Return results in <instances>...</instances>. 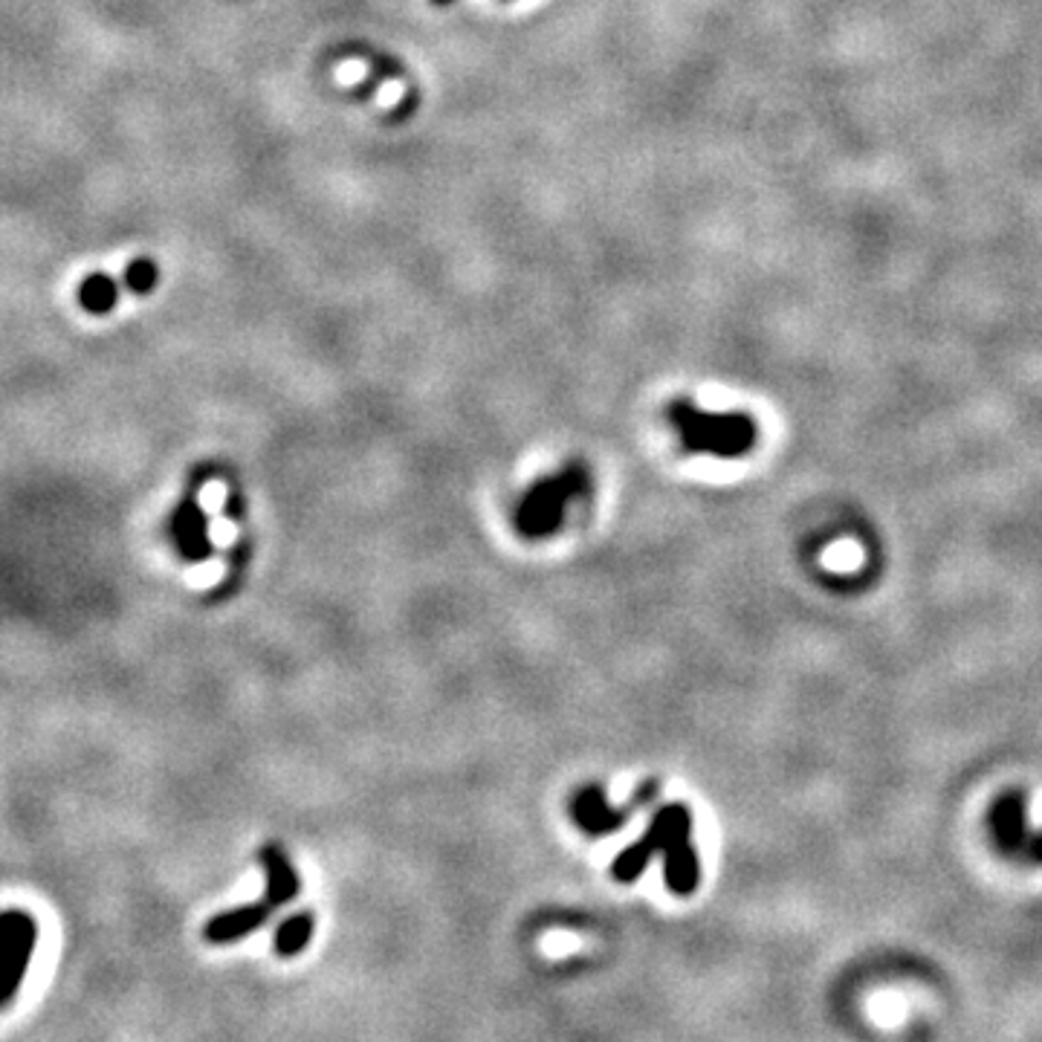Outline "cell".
Segmentation results:
<instances>
[{"instance_id": "8992f818", "label": "cell", "mask_w": 1042, "mask_h": 1042, "mask_svg": "<svg viewBox=\"0 0 1042 1042\" xmlns=\"http://www.w3.org/2000/svg\"><path fill=\"white\" fill-rule=\"evenodd\" d=\"M655 797H658V785L646 782L640 785V791L634 793V800L628 805H611L600 785H585L571 797L567 811H571V819H574V826L579 831H585L588 837H609V834L620 831L632 819V811L637 805H646Z\"/></svg>"}, {"instance_id": "9c48e42d", "label": "cell", "mask_w": 1042, "mask_h": 1042, "mask_svg": "<svg viewBox=\"0 0 1042 1042\" xmlns=\"http://www.w3.org/2000/svg\"><path fill=\"white\" fill-rule=\"evenodd\" d=\"M79 304L93 316H108L119 304V284L108 273H91L79 284Z\"/></svg>"}, {"instance_id": "7c38bea8", "label": "cell", "mask_w": 1042, "mask_h": 1042, "mask_svg": "<svg viewBox=\"0 0 1042 1042\" xmlns=\"http://www.w3.org/2000/svg\"><path fill=\"white\" fill-rule=\"evenodd\" d=\"M434 7H452V3H455V0H432Z\"/></svg>"}, {"instance_id": "ba28073f", "label": "cell", "mask_w": 1042, "mask_h": 1042, "mask_svg": "<svg viewBox=\"0 0 1042 1042\" xmlns=\"http://www.w3.org/2000/svg\"><path fill=\"white\" fill-rule=\"evenodd\" d=\"M168 530H171V542H175L183 562L197 565V562H206L215 553V544L208 539L206 510L201 507V501H197L194 492L177 504V510L171 513V522H168Z\"/></svg>"}, {"instance_id": "7a4b0ae2", "label": "cell", "mask_w": 1042, "mask_h": 1042, "mask_svg": "<svg viewBox=\"0 0 1042 1042\" xmlns=\"http://www.w3.org/2000/svg\"><path fill=\"white\" fill-rule=\"evenodd\" d=\"M667 420L675 426L678 441L686 455L712 458H744L759 441V426L744 411H707L686 397L667 406Z\"/></svg>"}, {"instance_id": "52a82bcc", "label": "cell", "mask_w": 1042, "mask_h": 1042, "mask_svg": "<svg viewBox=\"0 0 1042 1042\" xmlns=\"http://www.w3.org/2000/svg\"><path fill=\"white\" fill-rule=\"evenodd\" d=\"M987 831H991L993 846L1005 854V858L1031 860L1034 842L1040 837L1037 828L1028 826V797L1026 791H1005L993 800L991 811H987Z\"/></svg>"}, {"instance_id": "6da1fadb", "label": "cell", "mask_w": 1042, "mask_h": 1042, "mask_svg": "<svg viewBox=\"0 0 1042 1042\" xmlns=\"http://www.w3.org/2000/svg\"><path fill=\"white\" fill-rule=\"evenodd\" d=\"M663 854V881L678 898L693 895L700 884L698 849L693 846V811L684 802H669L651 814L643 837L620 851L611 863V875L620 884H634L646 872L655 854Z\"/></svg>"}, {"instance_id": "3957f363", "label": "cell", "mask_w": 1042, "mask_h": 1042, "mask_svg": "<svg viewBox=\"0 0 1042 1042\" xmlns=\"http://www.w3.org/2000/svg\"><path fill=\"white\" fill-rule=\"evenodd\" d=\"M261 866H264V875H267V886H264V895H261V901H250L243 903V907L226 909L220 915L208 918L206 926H203V938L208 944H235L252 935L255 930L267 924L273 912H278L282 907L296 898L301 893V881L296 875V869H292L290 858L284 854V849L278 846H264L261 849Z\"/></svg>"}, {"instance_id": "30bf717a", "label": "cell", "mask_w": 1042, "mask_h": 1042, "mask_svg": "<svg viewBox=\"0 0 1042 1042\" xmlns=\"http://www.w3.org/2000/svg\"><path fill=\"white\" fill-rule=\"evenodd\" d=\"M313 930H316V918H313V912H299V915H290L287 921H282L276 935H273L276 956H282V959H292V956H299V953L308 950V944L313 942Z\"/></svg>"}, {"instance_id": "277c9868", "label": "cell", "mask_w": 1042, "mask_h": 1042, "mask_svg": "<svg viewBox=\"0 0 1042 1042\" xmlns=\"http://www.w3.org/2000/svg\"><path fill=\"white\" fill-rule=\"evenodd\" d=\"M588 492H591V472L583 460H571L553 476L539 478L518 501L516 516H513L516 534L530 542L551 539L559 527L565 525L567 504Z\"/></svg>"}, {"instance_id": "5b68a950", "label": "cell", "mask_w": 1042, "mask_h": 1042, "mask_svg": "<svg viewBox=\"0 0 1042 1042\" xmlns=\"http://www.w3.org/2000/svg\"><path fill=\"white\" fill-rule=\"evenodd\" d=\"M38 944V921L24 909H3L0 915V1008L15 1002Z\"/></svg>"}, {"instance_id": "8fae6325", "label": "cell", "mask_w": 1042, "mask_h": 1042, "mask_svg": "<svg viewBox=\"0 0 1042 1042\" xmlns=\"http://www.w3.org/2000/svg\"><path fill=\"white\" fill-rule=\"evenodd\" d=\"M122 284H125V290H131L134 296H148L159 284V267L151 259H134L125 267Z\"/></svg>"}]
</instances>
